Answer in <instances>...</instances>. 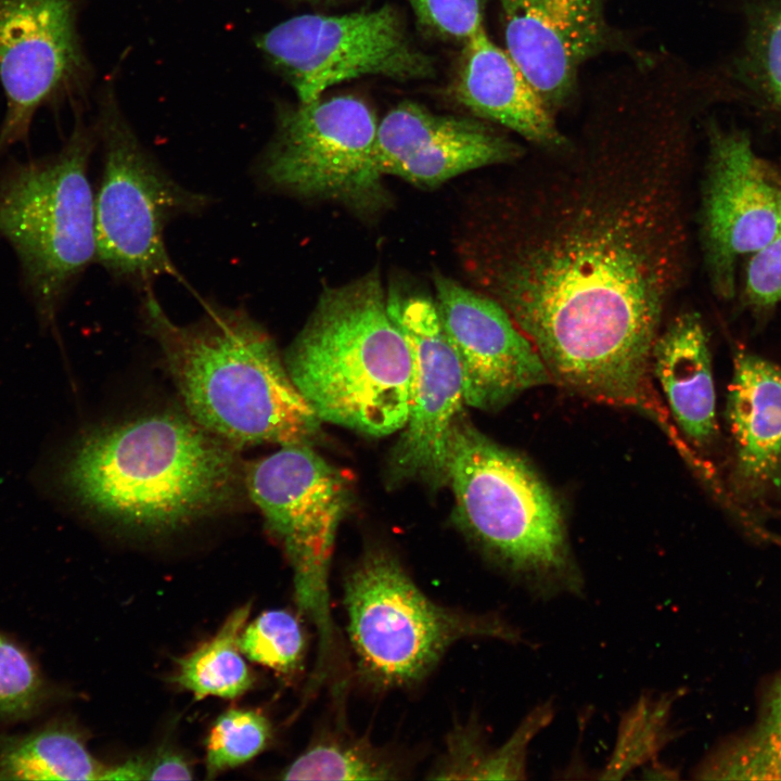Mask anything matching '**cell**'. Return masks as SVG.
Instances as JSON below:
<instances>
[{
	"instance_id": "cell-1",
	"label": "cell",
	"mask_w": 781,
	"mask_h": 781,
	"mask_svg": "<svg viewBox=\"0 0 781 781\" xmlns=\"http://www.w3.org/2000/svg\"><path fill=\"white\" fill-rule=\"evenodd\" d=\"M676 166L572 165L462 243L479 291L527 336L551 380L635 406L679 272Z\"/></svg>"
},
{
	"instance_id": "cell-2",
	"label": "cell",
	"mask_w": 781,
	"mask_h": 781,
	"mask_svg": "<svg viewBox=\"0 0 781 781\" xmlns=\"http://www.w3.org/2000/svg\"><path fill=\"white\" fill-rule=\"evenodd\" d=\"M235 447L190 415L152 413L84 434L59 476L87 512L128 527L164 530L234 500L244 481Z\"/></svg>"
},
{
	"instance_id": "cell-3",
	"label": "cell",
	"mask_w": 781,
	"mask_h": 781,
	"mask_svg": "<svg viewBox=\"0 0 781 781\" xmlns=\"http://www.w3.org/2000/svg\"><path fill=\"white\" fill-rule=\"evenodd\" d=\"M141 315L189 415L234 446L309 444L321 420L294 385L269 333L241 309L208 305L174 322L152 289Z\"/></svg>"
},
{
	"instance_id": "cell-4",
	"label": "cell",
	"mask_w": 781,
	"mask_h": 781,
	"mask_svg": "<svg viewBox=\"0 0 781 781\" xmlns=\"http://www.w3.org/2000/svg\"><path fill=\"white\" fill-rule=\"evenodd\" d=\"M284 363L321 421L377 437L404 428L411 355L377 270L325 287Z\"/></svg>"
},
{
	"instance_id": "cell-5",
	"label": "cell",
	"mask_w": 781,
	"mask_h": 781,
	"mask_svg": "<svg viewBox=\"0 0 781 781\" xmlns=\"http://www.w3.org/2000/svg\"><path fill=\"white\" fill-rule=\"evenodd\" d=\"M446 477L461 529L490 560L538 598L581 593L560 503L525 459L460 414Z\"/></svg>"
},
{
	"instance_id": "cell-6",
	"label": "cell",
	"mask_w": 781,
	"mask_h": 781,
	"mask_svg": "<svg viewBox=\"0 0 781 781\" xmlns=\"http://www.w3.org/2000/svg\"><path fill=\"white\" fill-rule=\"evenodd\" d=\"M98 137L80 116L61 150L0 181V234L15 251L37 315L51 323L71 283L97 257L88 166Z\"/></svg>"
},
{
	"instance_id": "cell-7",
	"label": "cell",
	"mask_w": 781,
	"mask_h": 781,
	"mask_svg": "<svg viewBox=\"0 0 781 781\" xmlns=\"http://www.w3.org/2000/svg\"><path fill=\"white\" fill-rule=\"evenodd\" d=\"M344 604L359 671L380 689L418 683L462 639L523 642L520 630L500 616L435 603L397 559L382 550L368 552L348 573Z\"/></svg>"
},
{
	"instance_id": "cell-8",
	"label": "cell",
	"mask_w": 781,
	"mask_h": 781,
	"mask_svg": "<svg viewBox=\"0 0 781 781\" xmlns=\"http://www.w3.org/2000/svg\"><path fill=\"white\" fill-rule=\"evenodd\" d=\"M97 137L103 174L94 195L97 257L114 277L145 292L162 276H176L165 228L205 208L207 195L175 181L141 144L112 88L102 92Z\"/></svg>"
},
{
	"instance_id": "cell-9",
	"label": "cell",
	"mask_w": 781,
	"mask_h": 781,
	"mask_svg": "<svg viewBox=\"0 0 781 781\" xmlns=\"http://www.w3.org/2000/svg\"><path fill=\"white\" fill-rule=\"evenodd\" d=\"M244 485L291 563L296 602L319 633L321 671L333 645L328 576L348 481L309 444H290L251 463Z\"/></svg>"
},
{
	"instance_id": "cell-10",
	"label": "cell",
	"mask_w": 781,
	"mask_h": 781,
	"mask_svg": "<svg viewBox=\"0 0 781 781\" xmlns=\"http://www.w3.org/2000/svg\"><path fill=\"white\" fill-rule=\"evenodd\" d=\"M377 127L370 106L354 95L284 106L260 162L261 176L298 197L377 214L389 203L376 161Z\"/></svg>"
},
{
	"instance_id": "cell-11",
	"label": "cell",
	"mask_w": 781,
	"mask_h": 781,
	"mask_svg": "<svg viewBox=\"0 0 781 781\" xmlns=\"http://www.w3.org/2000/svg\"><path fill=\"white\" fill-rule=\"evenodd\" d=\"M267 61L309 103L330 87L368 75L397 80L433 76L432 59L409 40L389 5L343 15L303 14L257 40Z\"/></svg>"
},
{
	"instance_id": "cell-12",
	"label": "cell",
	"mask_w": 781,
	"mask_h": 781,
	"mask_svg": "<svg viewBox=\"0 0 781 781\" xmlns=\"http://www.w3.org/2000/svg\"><path fill=\"white\" fill-rule=\"evenodd\" d=\"M79 0H0V153L25 140L37 113L84 95L90 65Z\"/></svg>"
},
{
	"instance_id": "cell-13",
	"label": "cell",
	"mask_w": 781,
	"mask_h": 781,
	"mask_svg": "<svg viewBox=\"0 0 781 781\" xmlns=\"http://www.w3.org/2000/svg\"><path fill=\"white\" fill-rule=\"evenodd\" d=\"M387 305L411 355L409 413L392 469L399 477H422L439 486L447 483L448 440L464 404L461 366L434 298L389 290Z\"/></svg>"
},
{
	"instance_id": "cell-14",
	"label": "cell",
	"mask_w": 781,
	"mask_h": 781,
	"mask_svg": "<svg viewBox=\"0 0 781 781\" xmlns=\"http://www.w3.org/2000/svg\"><path fill=\"white\" fill-rule=\"evenodd\" d=\"M781 226V181L738 131L713 129L701 207L708 278L721 299L734 294L738 260Z\"/></svg>"
},
{
	"instance_id": "cell-15",
	"label": "cell",
	"mask_w": 781,
	"mask_h": 781,
	"mask_svg": "<svg viewBox=\"0 0 781 781\" xmlns=\"http://www.w3.org/2000/svg\"><path fill=\"white\" fill-rule=\"evenodd\" d=\"M433 281L438 318L461 366L465 405L496 410L551 381L534 345L498 302L440 272Z\"/></svg>"
},
{
	"instance_id": "cell-16",
	"label": "cell",
	"mask_w": 781,
	"mask_h": 781,
	"mask_svg": "<svg viewBox=\"0 0 781 781\" xmlns=\"http://www.w3.org/2000/svg\"><path fill=\"white\" fill-rule=\"evenodd\" d=\"M522 150L485 123L440 115L406 101L379 121L376 161L383 176L435 188L459 175L511 163Z\"/></svg>"
},
{
	"instance_id": "cell-17",
	"label": "cell",
	"mask_w": 781,
	"mask_h": 781,
	"mask_svg": "<svg viewBox=\"0 0 781 781\" xmlns=\"http://www.w3.org/2000/svg\"><path fill=\"white\" fill-rule=\"evenodd\" d=\"M507 52L549 108L602 38L597 0H500Z\"/></svg>"
},
{
	"instance_id": "cell-18",
	"label": "cell",
	"mask_w": 781,
	"mask_h": 781,
	"mask_svg": "<svg viewBox=\"0 0 781 781\" xmlns=\"http://www.w3.org/2000/svg\"><path fill=\"white\" fill-rule=\"evenodd\" d=\"M726 419L737 496L747 504L763 503L781 486V367L753 353L738 351Z\"/></svg>"
},
{
	"instance_id": "cell-19",
	"label": "cell",
	"mask_w": 781,
	"mask_h": 781,
	"mask_svg": "<svg viewBox=\"0 0 781 781\" xmlns=\"http://www.w3.org/2000/svg\"><path fill=\"white\" fill-rule=\"evenodd\" d=\"M453 95L476 116L498 123L537 145H565L549 106L484 27L463 43Z\"/></svg>"
},
{
	"instance_id": "cell-20",
	"label": "cell",
	"mask_w": 781,
	"mask_h": 781,
	"mask_svg": "<svg viewBox=\"0 0 781 781\" xmlns=\"http://www.w3.org/2000/svg\"><path fill=\"white\" fill-rule=\"evenodd\" d=\"M670 411L687 438L700 448L717 436L712 356L700 317L676 316L660 332L651 358Z\"/></svg>"
},
{
	"instance_id": "cell-21",
	"label": "cell",
	"mask_w": 781,
	"mask_h": 781,
	"mask_svg": "<svg viewBox=\"0 0 781 781\" xmlns=\"http://www.w3.org/2000/svg\"><path fill=\"white\" fill-rule=\"evenodd\" d=\"M105 769L66 721L0 737V780H101Z\"/></svg>"
},
{
	"instance_id": "cell-22",
	"label": "cell",
	"mask_w": 781,
	"mask_h": 781,
	"mask_svg": "<svg viewBox=\"0 0 781 781\" xmlns=\"http://www.w3.org/2000/svg\"><path fill=\"white\" fill-rule=\"evenodd\" d=\"M249 613V603L240 606L213 638L180 658L174 681L197 700L235 699L248 691L254 677L242 656L239 638Z\"/></svg>"
},
{
	"instance_id": "cell-23",
	"label": "cell",
	"mask_w": 781,
	"mask_h": 781,
	"mask_svg": "<svg viewBox=\"0 0 781 781\" xmlns=\"http://www.w3.org/2000/svg\"><path fill=\"white\" fill-rule=\"evenodd\" d=\"M396 760L367 739L329 733L308 746L285 770L284 780H393Z\"/></svg>"
},
{
	"instance_id": "cell-24",
	"label": "cell",
	"mask_w": 781,
	"mask_h": 781,
	"mask_svg": "<svg viewBox=\"0 0 781 781\" xmlns=\"http://www.w3.org/2000/svg\"><path fill=\"white\" fill-rule=\"evenodd\" d=\"M53 697V687L31 654L0 630V722L33 718Z\"/></svg>"
},
{
	"instance_id": "cell-25",
	"label": "cell",
	"mask_w": 781,
	"mask_h": 781,
	"mask_svg": "<svg viewBox=\"0 0 781 781\" xmlns=\"http://www.w3.org/2000/svg\"><path fill=\"white\" fill-rule=\"evenodd\" d=\"M671 701L643 696L624 716L617 742L602 778H622L654 757L668 742Z\"/></svg>"
},
{
	"instance_id": "cell-26",
	"label": "cell",
	"mask_w": 781,
	"mask_h": 781,
	"mask_svg": "<svg viewBox=\"0 0 781 781\" xmlns=\"http://www.w3.org/2000/svg\"><path fill=\"white\" fill-rule=\"evenodd\" d=\"M305 633L298 619L284 610L267 611L243 628L239 646L251 661L290 675L300 665Z\"/></svg>"
},
{
	"instance_id": "cell-27",
	"label": "cell",
	"mask_w": 781,
	"mask_h": 781,
	"mask_svg": "<svg viewBox=\"0 0 781 781\" xmlns=\"http://www.w3.org/2000/svg\"><path fill=\"white\" fill-rule=\"evenodd\" d=\"M268 719L253 709L231 708L215 720L206 738V768L209 777L243 765L268 744Z\"/></svg>"
},
{
	"instance_id": "cell-28",
	"label": "cell",
	"mask_w": 781,
	"mask_h": 781,
	"mask_svg": "<svg viewBox=\"0 0 781 781\" xmlns=\"http://www.w3.org/2000/svg\"><path fill=\"white\" fill-rule=\"evenodd\" d=\"M746 60L764 93L781 110V0H769L753 10Z\"/></svg>"
},
{
	"instance_id": "cell-29",
	"label": "cell",
	"mask_w": 781,
	"mask_h": 781,
	"mask_svg": "<svg viewBox=\"0 0 781 781\" xmlns=\"http://www.w3.org/2000/svg\"><path fill=\"white\" fill-rule=\"evenodd\" d=\"M419 24L447 40L465 42L483 26V0H408Z\"/></svg>"
},
{
	"instance_id": "cell-30",
	"label": "cell",
	"mask_w": 781,
	"mask_h": 781,
	"mask_svg": "<svg viewBox=\"0 0 781 781\" xmlns=\"http://www.w3.org/2000/svg\"><path fill=\"white\" fill-rule=\"evenodd\" d=\"M744 294L755 309L767 310L781 305V226L768 243L751 255Z\"/></svg>"
},
{
	"instance_id": "cell-31",
	"label": "cell",
	"mask_w": 781,
	"mask_h": 781,
	"mask_svg": "<svg viewBox=\"0 0 781 781\" xmlns=\"http://www.w3.org/2000/svg\"><path fill=\"white\" fill-rule=\"evenodd\" d=\"M192 769L185 758L169 748L150 757H133L121 765L106 768L102 780H190Z\"/></svg>"
},
{
	"instance_id": "cell-32",
	"label": "cell",
	"mask_w": 781,
	"mask_h": 781,
	"mask_svg": "<svg viewBox=\"0 0 781 781\" xmlns=\"http://www.w3.org/2000/svg\"><path fill=\"white\" fill-rule=\"evenodd\" d=\"M308 1H311V2H329V1H331V0H308Z\"/></svg>"
}]
</instances>
